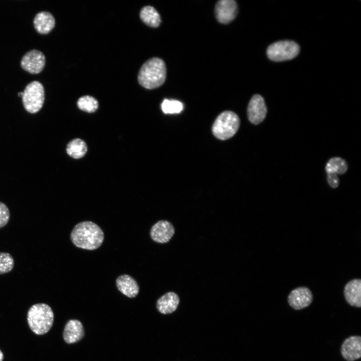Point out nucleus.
Returning a JSON list of instances; mask_svg holds the SVG:
<instances>
[{
    "instance_id": "f257e3e1",
    "label": "nucleus",
    "mask_w": 361,
    "mask_h": 361,
    "mask_svg": "<svg viewBox=\"0 0 361 361\" xmlns=\"http://www.w3.org/2000/svg\"><path fill=\"white\" fill-rule=\"evenodd\" d=\"M70 238L75 246L92 250L102 245L104 233L95 223L91 221H84L75 226L71 232Z\"/></svg>"
},
{
    "instance_id": "423d86ee",
    "label": "nucleus",
    "mask_w": 361,
    "mask_h": 361,
    "mask_svg": "<svg viewBox=\"0 0 361 361\" xmlns=\"http://www.w3.org/2000/svg\"><path fill=\"white\" fill-rule=\"evenodd\" d=\"M299 46L292 41H280L270 45L267 49V55L269 59L275 62L291 60L299 53Z\"/></svg>"
},
{
    "instance_id": "393cba45",
    "label": "nucleus",
    "mask_w": 361,
    "mask_h": 361,
    "mask_svg": "<svg viewBox=\"0 0 361 361\" xmlns=\"http://www.w3.org/2000/svg\"><path fill=\"white\" fill-rule=\"evenodd\" d=\"M327 174V180L329 185L332 188H337L339 184V179L337 175L333 173Z\"/></svg>"
},
{
    "instance_id": "4468645a",
    "label": "nucleus",
    "mask_w": 361,
    "mask_h": 361,
    "mask_svg": "<svg viewBox=\"0 0 361 361\" xmlns=\"http://www.w3.org/2000/svg\"><path fill=\"white\" fill-rule=\"evenodd\" d=\"M84 335V328L80 321L71 319L67 322L63 334L64 340L66 343H75L81 339Z\"/></svg>"
},
{
    "instance_id": "6ab92c4d",
    "label": "nucleus",
    "mask_w": 361,
    "mask_h": 361,
    "mask_svg": "<svg viewBox=\"0 0 361 361\" xmlns=\"http://www.w3.org/2000/svg\"><path fill=\"white\" fill-rule=\"evenodd\" d=\"M87 151L86 142L80 138L70 141L66 147V152L71 157L79 159L83 157Z\"/></svg>"
},
{
    "instance_id": "39448f33",
    "label": "nucleus",
    "mask_w": 361,
    "mask_h": 361,
    "mask_svg": "<svg viewBox=\"0 0 361 361\" xmlns=\"http://www.w3.org/2000/svg\"><path fill=\"white\" fill-rule=\"evenodd\" d=\"M22 101L25 110L30 113L38 112L45 100L44 88L38 81L29 83L23 92Z\"/></svg>"
},
{
    "instance_id": "6e6552de",
    "label": "nucleus",
    "mask_w": 361,
    "mask_h": 361,
    "mask_svg": "<svg viewBox=\"0 0 361 361\" xmlns=\"http://www.w3.org/2000/svg\"><path fill=\"white\" fill-rule=\"evenodd\" d=\"M215 16L217 21L227 24L233 21L238 13V5L234 0H220L216 4Z\"/></svg>"
},
{
    "instance_id": "2eb2a0df",
    "label": "nucleus",
    "mask_w": 361,
    "mask_h": 361,
    "mask_svg": "<svg viewBox=\"0 0 361 361\" xmlns=\"http://www.w3.org/2000/svg\"><path fill=\"white\" fill-rule=\"evenodd\" d=\"M116 284L118 290L128 297H134L138 293L139 288L136 281L127 274L118 277Z\"/></svg>"
},
{
    "instance_id": "412c9836",
    "label": "nucleus",
    "mask_w": 361,
    "mask_h": 361,
    "mask_svg": "<svg viewBox=\"0 0 361 361\" xmlns=\"http://www.w3.org/2000/svg\"><path fill=\"white\" fill-rule=\"evenodd\" d=\"M77 104L80 110L88 113L95 112L99 106L97 100L94 97L88 95L80 97Z\"/></svg>"
},
{
    "instance_id": "5701e85b",
    "label": "nucleus",
    "mask_w": 361,
    "mask_h": 361,
    "mask_svg": "<svg viewBox=\"0 0 361 361\" xmlns=\"http://www.w3.org/2000/svg\"><path fill=\"white\" fill-rule=\"evenodd\" d=\"M14 265V259L10 253L0 252V274L11 271Z\"/></svg>"
},
{
    "instance_id": "9d476101",
    "label": "nucleus",
    "mask_w": 361,
    "mask_h": 361,
    "mask_svg": "<svg viewBox=\"0 0 361 361\" xmlns=\"http://www.w3.org/2000/svg\"><path fill=\"white\" fill-rule=\"evenodd\" d=\"M267 107L263 98L255 94L251 98L247 108L249 120L254 124H258L265 119Z\"/></svg>"
},
{
    "instance_id": "f8f14e48",
    "label": "nucleus",
    "mask_w": 361,
    "mask_h": 361,
    "mask_svg": "<svg viewBox=\"0 0 361 361\" xmlns=\"http://www.w3.org/2000/svg\"><path fill=\"white\" fill-rule=\"evenodd\" d=\"M175 229L172 224L166 220H160L154 224L150 231L153 241L158 243L168 242L172 237Z\"/></svg>"
},
{
    "instance_id": "f03ea898",
    "label": "nucleus",
    "mask_w": 361,
    "mask_h": 361,
    "mask_svg": "<svg viewBox=\"0 0 361 361\" xmlns=\"http://www.w3.org/2000/svg\"><path fill=\"white\" fill-rule=\"evenodd\" d=\"M166 67L164 62L157 57L147 60L141 67L138 81L143 87L153 89L161 86L165 82Z\"/></svg>"
},
{
    "instance_id": "ddd939ff",
    "label": "nucleus",
    "mask_w": 361,
    "mask_h": 361,
    "mask_svg": "<svg viewBox=\"0 0 361 361\" xmlns=\"http://www.w3.org/2000/svg\"><path fill=\"white\" fill-rule=\"evenodd\" d=\"M343 294L346 302L351 306L361 307V280L353 279L344 287Z\"/></svg>"
},
{
    "instance_id": "aec40b11",
    "label": "nucleus",
    "mask_w": 361,
    "mask_h": 361,
    "mask_svg": "<svg viewBox=\"0 0 361 361\" xmlns=\"http://www.w3.org/2000/svg\"><path fill=\"white\" fill-rule=\"evenodd\" d=\"M348 168L346 161L338 157L330 159L325 166L327 173H333L337 174L344 173Z\"/></svg>"
},
{
    "instance_id": "0eeeda50",
    "label": "nucleus",
    "mask_w": 361,
    "mask_h": 361,
    "mask_svg": "<svg viewBox=\"0 0 361 361\" xmlns=\"http://www.w3.org/2000/svg\"><path fill=\"white\" fill-rule=\"evenodd\" d=\"M46 63L44 54L37 50L27 52L23 57L21 66L25 71L31 74H38L44 68Z\"/></svg>"
},
{
    "instance_id": "9b49d317",
    "label": "nucleus",
    "mask_w": 361,
    "mask_h": 361,
    "mask_svg": "<svg viewBox=\"0 0 361 361\" xmlns=\"http://www.w3.org/2000/svg\"><path fill=\"white\" fill-rule=\"evenodd\" d=\"M340 352L346 361H354L361 357V337L352 335L348 337L341 344Z\"/></svg>"
},
{
    "instance_id": "20e7f679",
    "label": "nucleus",
    "mask_w": 361,
    "mask_h": 361,
    "mask_svg": "<svg viewBox=\"0 0 361 361\" xmlns=\"http://www.w3.org/2000/svg\"><path fill=\"white\" fill-rule=\"evenodd\" d=\"M240 121L238 116L231 111L222 112L215 120L212 131L214 135L221 140L233 136L238 131Z\"/></svg>"
},
{
    "instance_id": "4be33fe9",
    "label": "nucleus",
    "mask_w": 361,
    "mask_h": 361,
    "mask_svg": "<svg viewBox=\"0 0 361 361\" xmlns=\"http://www.w3.org/2000/svg\"><path fill=\"white\" fill-rule=\"evenodd\" d=\"M161 107L165 114L178 113L182 111L183 105L178 100L164 99L161 103Z\"/></svg>"
},
{
    "instance_id": "a211bd4d",
    "label": "nucleus",
    "mask_w": 361,
    "mask_h": 361,
    "mask_svg": "<svg viewBox=\"0 0 361 361\" xmlns=\"http://www.w3.org/2000/svg\"><path fill=\"white\" fill-rule=\"evenodd\" d=\"M140 18L147 26L158 27L161 22L160 15L152 7L147 6L142 8L140 12Z\"/></svg>"
},
{
    "instance_id": "f3484780",
    "label": "nucleus",
    "mask_w": 361,
    "mask_h": 361,
    "mask_svg": "<svg viewBox=\"0 0 361 361\" xmlns=\"http://www.w3.org/2000/svg\"><path fill=\"white\" fill-rule=\"evenodd\" d=\"M179 303L177 294L173 292H168L161 296L156 302V308L162 314L172 313L177 308Z\"/></svg>"
},
{
    "instance_id": "7ed1b4c3",
    "label": "nucleus",
    "mask_w": 361,
    "mask_h": 361,
    "mask_svg": "<svg viewBox=\"0 0 361 361\" xmlns=\"http://www.w3.org/2000/svg\"><path fill=\"white\" fill-rule=\"evenodd\" d=\"M27 320L30 329L38 335L47 333L52 326L54 313L51 308L45 303L32 305L28 310Z\"/></svg>"
},
{
    "instance_id": "dca6fc26",
    "label": "nucleus",
    "mask_w": 361,
    "mask_h": 361,
    "mask_svg": "<svg viewBox=\"0 0 361 361\" xmlns=\"http://www.w3.org/2000/svg\"><path fill=\"white\" fill-rule=\"evenodd\" d=\"M33 23L36 30L39 33L47 34L54 28L55 20L54 16L49 12L42 11L36 14Z\"/></svg>"
},
{
    "instance_id": "1a4fd4ad",
    "label": "nucleus",
    "mask_w": 361,
    "mask_h": 361,
    "mask_svg": "<svg viewBox=\"0 0 361 361\" xmlns=\"http://www.w3.org/2000/svg\"><path fill=\"white\" fill-rule=\"evenodd\" d=\"M313 300L312 293L308 287L300 286L292 290L288 296L289 305L295 310L308 307Z\"/></svg>"
},
{
    "instance_id": "a878e982",
    "label": "nucleus",
    "mask_w": 361,
    "mask_h": 361,
    "mask_svg": "<svg viewBox=\"0 0 361 361\" xmlns=\"http://www.w3.org/2000/svg\"><path fill=\"white\" fill-rule=\"evenodd\" d=\"M4 358V355L2 351L0 350V361H3Z\"/></svg>"
},
{
    "instance_id": "b1692460",
    "label": "nucleus",
    "mask_w": 361,
    "mask_h": 361,
    "mask_svg": "<svg viewBox=\"0 0 361 361\" xmlns=\"http://www.w3.org/2000/svg\"><path fill=\"white\" fill-rule=\"evenodd\" d=\"M10 218L9 209L5 204L0 202V229L8 223Z\"/></svg>"
}]
</instances>
